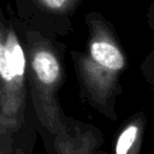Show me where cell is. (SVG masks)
<instances>
[{
    "label": "cell",
    "mask_w": 154,
    "mask_h": 154,
    "mask_svg": "<svg viewBox=\"0 0 154 154\" xmlns=\"http://www.w3.org/2000/svg\"><path fill=\"white\" fill-rule=\"evenodd\" d=\"M28 97L22 25L0 6V132L17 136L25 126Z\"/></svg>",
    "instance_id": "1"
},
{
    "label": "cell",
    "mask_w": 154,
    "mask_h": 154,
    "mask_svg": "<svg viewBox=\"0 0 154 154\" xmlns=\"http://www.w3.org/2000/svg\"><path fill=\"white\" fill-rule=\"evenodd\" d=\"M22 35L26 58L28 93L36 117L45 128L57 132L59 116L54 95L63 75L60 59L53 43L42 32L22 25Z\"/></svg>",
    "instance_id": "2"
},
{
    "label": "cell",
    "mask_w": 154,
    "mask_h": 154,
    "mask_svg": "<svg viewBox=\"0 0 154 154\" xmlns=\"http://www.w3.org/2000/svg\"><path fill=\"white\" fill-rule=\"evenodd\" d=\"M14 17L22 25L42 34L55 26L58 17L64 13L70 0H12Z\"/></svg>",
    "instance_id": "3"
},
{
    "label": "cell",
    "mask_w": 154,
    "mask_h": 154,
    "mask_svg": "<svg viewBox=\"0 0 154 154\" xmlns=\"http://www.w3.org/2000/svg\"><path fill=\"white\" fill-rule=\"evenodd\" d=\"M90 55L94 63L111 71H119L125 64L122 52L113 43L103 40H97L91 43Z\"/></svg>",
    "instance_id": "4"
},
{
    "label": "cell",
    "mask_w": 154,
    "mask_h": 154,
    "mask_svg": "<svg viewBox=\"0 0 154 154\" xmlns=\"http://www.w3.org/2000/svg\"><path fill=\"white\" fill-rule=\"evenodd\" d=\"M137 132H138V129L135 124L128 126L122 132V135L117 141L116 154H128L130 148L134 146V142L137 138Z\"/></svg>",
    "instance_id": "5"
},
{
    "label": "cell",
    "mask_w": 154,
    "mask_h": 154,
    "mask_svg": "<svg viewBox=\"0 0 154 154\" xmlns=\"http://www.w3.org/2000/svg\"><path fill=\"white\" fill-rule=\"evenodd\" d=\"M17 143V136L0 132V154H13Z\"/></svg>",
    "instance_id": "6"
},
{
    "label": "cell",
    "mask_w": 154,
    "mask_h": 154,
    "mask_svg": "<svg viewBox=\"0 0 154 154\" xmlns=\"http://www.w3.org/2000/svg\"><path fill=\"white\" fill-rule=\"evenodd\" d=\"M24 129V128H23ZM23 129L20 130V132L17 135V143H16V148H14V153L13 154H30V150L26 148V142L24 141V132Z\"/></svg>",
    "instance_id": "7"
}]
</instances>
